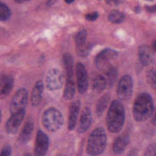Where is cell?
Instances as JSON below:
<instances>
[{
	"mask_svg": "<svg viewBox=\"0 0 156 156\" xmlns=\"http://www.w3.org/2000/svg\"><path fill=\"white\" fill-rule=\"evenodd\" d=\"M126 112L123 104L118 100H113L106 116V124L108 131L113 133L119 132L124 126Z\"/></svg>",
	"mask_w": 156,
	"mask_h": 156,
	"instance_id": "1",
	"label": "cell"
},
{
	"mask_svg": "<svg viewBox=\"0 0 156 156\" xmlns=\"http://www.w3.org/2000/svg\"><path fill=\"white\" fill-rule=\"evenodd\" d=\"M154 112V102L150 94L146 92L140 93L135 98L132 114L134 119L143 122L149 118Z\"/></svg>",
	"mask_w": 156,
	"mask_h": 156,
	"instance_id": "2",
	"label": "cell"
},
{
	"mask_svg": "<svg viewBox=\"0 0 156 156\" xmlns=\"http://www.w3.org/2000/svg\"><path fill=\"white\" fill-rule=\"evenodd\" d=\"M107 136L105 130L102 127L94 129L89 135L86 151L88 155L97 156L102 154L107 146Z\"/></svg>",
	"mask_w": 156,
	"mask_h": 156,
	"instance_id": "3",
	"label": "cell"
},
{
	"mask_svg": "<svg viewBox=\"0 0 156 156\" xmlns=\"http://www.w3.org/2000/svg\"><path fill=\"white\" fill-rule=\"evenodd\" d=\"M64 122L62 113L57 109L51 107L46 109L41 116V123L43 127L49 132L59 130Z\"/></svg>",
	"mask_w": 156,
	"mask_h": 156,
	"instance_id": "4",
	"label": "cell"
},
{
	"mask_svg": "<svg viewBox=\"0 0 156 156\" xmlns=\"http://www.w3.org/2000/svg\"><path fill=\"white\" fill-rule=\"evenodd\" d=\"M118 55V52L111 48H105L99 52L95 58V65L101 72H105L112 66L111 61Z\"/></svg>",
	"mask_w": 156,
	"mask_h": 156,
	"instance_id": "5",
	"label": "cell"
},
{
	"mask_svg": "<svg viewBox=\"0 0 156 156\" xmlns=\"http://www.w3.org/2000/svg\"><path fill=\"white\" fill-rule=\"evenodd\" d=\"M133 88L132 77L129 74L124 75L120 79L116 89V94L118 98L122 101H129L132 97Z\"/></svg>",
	"mask_w": 156,
	"mask_h": 156,
	"instance_id": "6",
	"label": "cell"
},
{
	"mask_svg": "<svg viewBox=\"0 0 156 156\" xmlns=\"http://www.w3.org/2000/svg\"><path fill=\"white\" fill-rule=\"evenodd\" d=\"M63 73L57 68L49 69L46 76V87L50 91L60 90L64 83Z\"/></svg>",
	"mask_w": 156,
	"mask_h": 156,
	"instance_id": "7",
	"label": "cell"
},
{
	"mask_svg": "<svg viewBox=\"0 0 156 156\" xmlns=\"http://www.w3.org/2000/svg\"><path fill=\"white\" fill-rule=\"evenodd\" d=\"M29 99V94L26 88L19 89L13 95L9 107L11 114L25 110Z\"/></svg>",
	"mask_w": 156,
	"mask_h": 156,
	"instance_id": "8",
	"label": "cell"
},
{
	"mask_svg": "<svg viewBox=\"0 0 156 156\" xmlns=\"http://www.w3.org/2000/svg\"><path fill=\"white\" fill-rule=\"evenodd\" d=\"M75 51L80 57H85L89 55L90 46L87 42V32L82 29L79 30L74 36Z\"/></svg>",
	"mask_w": 156,
	"mask_h": 156,
	"instance_id": "9",
	"label": "cell"
},
{
	"mask_svg": "<svg viewBox=\"0 0 156 156\" xmlns=\"http://www.w3.org/2000/svg\"><path fill=\"white\" fill-rule=\"evenodd\" d=\"M76 85L79 93L84 94L88 90L89 78L87 70L82 63H77L75 68Z\"/></svg>",
	"mask_w": 156,
	"mask_h": 156,
	"instance_id": "10",
	"label": "cell"
},
{
	"mask_svg": "<svg viewBox=\"0 0 156 156\" xmlns=\"http://www.w3.org/2000/svg\"><path fill=\"white\" fill-rule=\"evenodd\" d=\"M49 146V137L44 132L39 130L37 132L35 138L34 154L36 156H43L46 155L48 152Z\"/></svg>",
	"mask_w": 156,
	"mask_h": 156,
	"instance_id": "11",
	"label": "cell"
},
{
	"mask_svg": "<svg viewBox=\"0 0 156 156\" xmlns=\"http://www.w3.org/2000/svg\"><path fill=\"white\" fill-rule=\"evenodd\" d=\"M25 114V110L11 114V116L8 119L5 123V129L8 133L15 134L17 133L24 120Z\"/></svg>",
	"mask_w": 156,
	"mask_h": 156,
	"instance_id": "12",
	"label": "cell"
},
{
	"mask_svg": "<svg viewBox=\"0 0 156 156\" xmlns=\"http://www.w3.org/2000/svg\"><path fill=\"white\" fill-rule=\"evenodd\" d=\"M14 79L10 74H2L0 76V99L5 98L12 90Z\"/></svg>",
	"mask_w": 156,
	"mask_h": 156,
	"instance_id": "13",
	"label": "cell"
},
{
	"mask_svg": "<svg viewBox=\"0 0 156 156\" xmlns=\"http://www.w3.org/2000/svg\"><path fill=\"white\" fill-rule=\"evenodd\" d=\"M92 122V113L90 108L88 107H84L81 112L77 132L83 133L86 132L90 128Z\"/></svg>",
	"mask_w": 156,
	"mask_h": 156,
	"instance_id": "14",
	"label": "cell"
},
{
	"mask_svg": "<svg viewBox=\"0 0 156 156\" xmlns=\"http://www.w3.org/2000/svg\"><path fill=\"white\" fill-rule=\"evenodd\" d=\"M138 58L140 63L144 66L151 65L155 59V56L152 49L147 45L143 44L138 48Z\"/></svg>",
	"mask_w": 156,
	"mask_h": 156,
	"instance_id": "15",
	"label": "cell"
},
{
	"mask_svg": "<svg viewBox=\"0 0 156 156\" xmlns=\"http://www.w3.org/2000/svg\"><path fill=\"white\" fill-rule=\"evenodd\" d=\"M80 101L76 100L73 101L69 106L68 120V129L70 131H72L75 129L80 109Z\"/></svg>",
	"mask_w": 156,
	"mask_h": 156,
	"instance_id": "16",
	"label": "cell"
},
{
	"mask_svg": "<svg viewBox=\"0 0 156 156\" xmlns=\"http://www.w3.org/2000/svg\"><path fill=\"white\" fill-rule=\"evenodd\" d=\"M34 129V122L32 118H29L23 127V129L19 135L18 140L19 142L23 144L27 143L29 142L33 134Z\"/></svg>",
	"mask_w": 156,
	"mask_h": 156,
	"instance_id": "17",
	"label": "cell"
},
{
	"mask_svg": "<svg viewBox=\"0 0 156 156\" xmlns=\"http://www.w3.org/2000/svg\"><path fill=\"white\" fill-rule=\"evenodd\" d=\"M44 90V83L41 80H37L32 89L30 102L33 107H37L42 100V96Z\"/></svg>",
	"mask_w": 156,
	"mask_h": 156,
	"instance_id": "18",
	"label": "cell"
},
{
	"mask_svg": "<svg viewBox=\"0 0 156 156\" xmlns=\"http://www.w3.org/2000/svg\"><path fill=\"white\" fill-rule=\"evenodd\" d=\"M130 141L128 134H123L115 139L113 144V152L116 155H119L124 152Z\"/></svg>",
	"mask_w": 156,
	"mask_h": 156,
	"instance_id": "19",
	"label": "cell"
},
{
	"mask_svg": "<svg viewBox=\"0 0 156 156\" xmlns=\"http://www.w3.org/2000/svg\"><path fill=\"white\" fill-rule=\"evenodd\" d=\"M91 88L96 93H101L104 91L107 86L105 77L100 74L95 73L91 77Z\"/></svg>",
	"mask_w": 156,
	"mask_h": 156,
	"instance_id": "20",
	"label": "cell"
},
{
	"mask_svg": "<svg viewBox=\"0 0 156 156\" xmlns=\"http://www.w3.org/2000/svg\"><path fill=\"white\" fill-rule=\"evenodd\" d=\"M76 93V83L74 78L66 77V80L63 90V97L66 101L71 100Z\"/></svg>",
	"mask_w": 156,
	"mask_h": 156,
	"instance_id": "21",
	"label": "cell"
},
{
	"mask_svg": "<svg viewBox=\"0 0 156 156\" xmlns=\"http://www.w3.org/2000/svg\"><path fill=\"white\" fill-rule=\"evenodd\" d=\"M63 62L66 74V77L74 78L75 67L72 55L69 53H65L63 55Z\"/></svg>",
	"mask_w": 156,
	"mask_h": 156,
	"instance_id": "22",
	"label": "cell"
},
{
	"mask_svg": "<svg viewBox=\"0 0 156 156\" xmlns=\"http://www.w3.org/2000/svg\"><path fill=\"white\" fill-rule=\"evenodd\" d=\"M110 100V94L109 93L104 94L99 99L96 107V113L99 117L101 116L104 113L108 105Z\"/></svg>",
	"mask_w": 156,
	"mask_h": 156,
	"instance_id": "23",
	"label": "cell"
},
{
	"mask_svg": "<svg viewBox=\"0 0 156 156\" xmlns=\"http://www.w3.org/2000/svg\"><path fill=\"white\" fill-rule=\"evenodd\" d=\"M103 73L106 79L107 85L110 87L113 86L115 83L118 77V69L112 65Z\"/></svg>",
	"mask_w": 156,
	"mask_h": 156,
	"instance_id": "24",
	"label": "cell"
},
{
	"mask_svg": "<svg viewBox=\"0 0 156 156\" xmlns=\"http://www.w3.org/2000/svg\"><path fill=\"white\" fill-rule=\"evenodd\" d=\"M125 15L122 12L117 10L111 11L108 16V21L113 24H120L125 20Z\"/></svg>",
	"mask_w": 156,
	"mask_h": 156,
	"instance_id": "25",
	"label": "cell"
},
{
	"mask_svg": "<svg viewBox=\"0 0 156 156\" xmlns=\"http://www.w3.org/2000/svg\"><path fill=\"white\" fill-rule=\"evenodd\" d=\"M12 15V12L9 7L4 2L0 1V21H7Z\"/></svg>",
	"mask_w": 156,
	"mask_h": 156,
	"instance_id": "26",
	"label": "cell"
},
{
	"mask_svg": "<svg viewBox=\"0 0 156 156\" xmlns=\"http://www.w3.org/2000/svg\"><path fill=\"white\" fill-rule=\"evenodd\" d=\"M146 80L150 87L156 90V69L152 68L146 73Z\"/></svg>",
	"mask_w": 156,
	"mask_h": 156,
	"instance_id": "27",
	"label": "cell"
},
{
	"mask_svg": "<svg viewBox=\"0 0 156 156\" xmlns=\"http://www.w3.org/2000/svg\"><path fill=\"white\" fill-rule=\"evenodd\" d=\"M144 155L146 156H156V141L151 143L147 146Z\"/></svg>",
	"mask_w": 156,
	"mask_h": 156,
	"instance_id": "28",
	"label": "cell"
},
{
	"mask_svg": "<svg viewBox=\"0 0 156 156\" xmlns=\"http://www.w3.org/2000/svg\"><path fill=\"white\" fill-rule=\"evenodd\" d=\"M99 17V13L98 12H94L92 13H88L85 15V19L88 21H94L96 20Z\"/></svg>",
	"mask_w": 156,
	"mask_h": 156,
	"instance_id": "29",
	"label": "cell"
},
{
	"mask_svg": "<svg viewBox=\"0 0 156 156\" xmlns=\"http://www.w3.org/2000/svg\"><path fill=\"white\" fill-rule=\"evenodd\" d=\"M12 154V147L10 145H6L5 146L1 153H0V156H9Z\"/></svg>",
	"mask_w": 156,
	"mask_h": 156,
	"instance_id": "30",
	"label": "cell"
},
{
	"mask_svg": "<svg viewBox=\"0 0 156 156\" xmlns=\"http://www.w3.org/2000/svg\"><path fill=\"white\" fill-rule=\"evenodd\" d=\"M146 10L149 13L156 12V5H147L145 7Z\"/></svg>",
	"mask_w": 156,
	"mask_h": 156,
	"instance_id": "31",
	"label": "cell"
},
{
	"mask_svg": "<svg viewBox=\"0 0 156 156\" xmlns=\"http://www.w3.org/2000/svg\"><path fill=\"white\" fill-rule=\"evenodd\" d=\"M122 0H106V3L109 5H116L121 2Z\"/></svg>",
	"mask_w": 156,
	"mask_h": 156,
	"instance_id": "32",
	"label": "cell"
},
{
	"mask_svg": "<svg viewBox=\"0 0 156 156\" xmlns=\"http://www.w3.org/2000/svg\"><path fill=\"white\" fill-rule=\"evenodd\" d=\"M151 122L154 124V125H155L156 126V108L154 111V113L152 117V119H151Z\"/></svg>",
	"mask_w": 156,
	"mask_h": 156,
	"instance_id": "33",
	"label": "cell"
},
{
	"mask_svg": "<svg viewBox=\"0 0 156 156\" xmlns=\"http://www.w3.org/2000/svg\"><path fill=\"white\" fill-rule=\"evenodd\" d=\"M57 0H48V2H47V5L50 6V5H52V4H54L55 3V2Z\"/></svg>",
	"mask_w": 156,
	"mask_h": 156,
	"instance_id": "34",
	"label": "cell"
},
{
	"mask_svg": "<svg viewBox=\"0 0 156 156\" xmlns=\"http://www.w3.org/2000/svg\"><path fill=\"white\" fill-rule=\"evenodd\" d=\"M30 0H14L15 2H16V3H23L24 2H27V1H29Z\"/></svg>",
	"mask_w": 156,
	"mask_h": 156,
	"instance_id": "35",
	"label": "cell"
},
{
	"mask_svg": "<svg viewBox=\"0 0 156 156\" xmlns=\"http://www.w3.org/2000/svg\"><path fill=\"white\" fill-rule=\"evenodd\" d=\"M135 13H140V12H141V8H140L139 6L136 7L135 9Z\"/></svg>",
	"mask_w": 156,
	"mask_h": 156,
	"instance_id": "36",
	"label": "cell"
},
{
	"mask_svg": "<svg viewBox=\"0 0 156 156\" xmlns=\"http://www.w3.org/2000/svg\"><path fill=\"white\" fill-rule=\"evenodd\" d=\"M152 48H153L154 50L155 51V52H156V40L154 41V43L152 44Z\"/></svg>",
	"mask_w": 156,
	"mask_h": 156,
	"instance_id": "37",
	"label": "cell"
},
{
	"mask_svg": "<svg viewBox=\"0 0 156 156\" xmlns=\"http://www.w3.org/2000/svg\"><path fill=\"white\" fill-rule=\"evenodd\" d=\"M75 0H65V1L66 2V3L69 4H71L73 3Z\"/></svg>",
	"mask_w": 156,
	"mask_h": 156,
	"instance_id": "38",
	"label": "cell"
},
{
	"mask_svg": "<svg viewBox=\"0 0 156 156\" xmlns=\"http://www.w3.org/2000/svg\"><path fill=\"white\" fill-rule=\"evenodd\" d=\"M1 119H2V113H1V111L0 110V123L1 122Z\"/></svg>",
	"mask_w": 156,
	"mask_h": 156,
	"instance_id": "39",
	"label": "cell"
},
{
	"mask_svg": "<svg viewBox=\"0 0 156 156\" xmlns=\"http://www.w3.org/2000/svg\"><path fill=\"white\" fill-rule=\"evenodd\" d=\"M98 1H102V0H98Z\"/></svg>",
	"mask_w": 156,
	"mask_h": 156,
	"instance_id": "40",
	"label": "cell"
}]
</instances>
